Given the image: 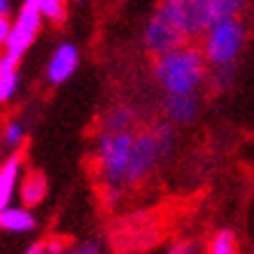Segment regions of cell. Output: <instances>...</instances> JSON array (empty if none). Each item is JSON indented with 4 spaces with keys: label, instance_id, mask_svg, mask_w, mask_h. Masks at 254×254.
<instances>
[{
    "label": "cell",
    "instance_id": "6da1fadb",
    "mask_svg": "<svg viewBox=\"0 0 254 254\" xmlns=\"http://www.w3.org/2000/svg\"><path fill=\"white\" fill-rule=\"evenodd\" d=\"M208 70L210 65L200 47L182 45L168 54L156 56L154 77L166 96H187L198 93L208 79Z\"/></svg>",
    "mask_w": 254,
    "mask_h": 254
},
{
    "label": "cell",
    "instance_id": "7a4b0ae2",
    "mask_svg": "<svg viewBox=\"0 0 254 254\" xmlns=\"http://www.w3.org/2000/svg\"><path fill=\"white\" fill-rule=\"evenodd\" d=\"M203 47L200 52L205 56L210 68L217 65H233L245 47L247 31L240 19H224L208 26V31L200 35Z\"/></svg>",
    "mask_w": 254,
    "mask_h": 254
},
{
    "label": "cell",
    "instance_id": "3957f363",
    "mask_svg": "<svg viewBox=\"0 0 254 254\" xmlns=\"http://www.w3.org/2000/svg\"><path fill=\"white\" fill-rule=\"evenodd\" d=\"M133 131H103L96 142L100 163V175L108 187H126L128 163H131Z\"/></svg>",
    "mask_w": 254,
    "mask_h": 254
},
{
    "label": "cell",
    "instance_id": "277c9868",
    "mask_svg": "<svg viewBox=\"0 0 254 254\" xmlns=\"http://www.w3.org/2000/svg\"><path fill=\"white\" fill-rule=\"evenodd\" d=\"M159 7L177 23V28L185 33L187 40L200 38L212 23L208 2H203V0H161Z\"/></svg>",
    "mask_w": 254,
    "mask_h": 254
},
{
    "label": "cell",
    "instance_id": "5b68a950",
    "mask_svg": "<svg viewBox=\"0 0 254 254\" xmlns=\"http://www.w3.org/2000/svg\"><path fill=\"white\" fill-rule=\"evenodd\" d=\"M182 45H187L185 33L177 28V23L161 7H156V12L149 16L145 26V47L154 56H161Z\"/></svg>",
    "mask_w": 254,
    "mask_h": 254
},
{
    "label": "cell",
    "instance_id": "8992f818",
    "mask_svg": "<svg viewBox=\"0 0 254 254\" xmlns=\"http://www.w3.org/2000/svg\"><path fill=\"white\" fill-rule=\"evenodd\" d=\"M40 26H42V16L38 14V9L33 7L31 0H23L19 14L14 16V21H9V35H7V42H5V52L21 59L31 49L33 42H35Z\"/></svg>",
    "mask_w": 254,
    "mask_h": 254
},
{
    "label": "cell",
    "instance_id": "52a82bcc",
    "mask_svg": "<svg viewBox=\"0 0 254 254\" xmlns=\"http://www.w3.org/2000/svg\"><path fill=\"white\" fill-rule=\"evenodd\" d=\"M79 68V49L77 45L72 42H61L56 45V49L52 52L49 61H47V68H45V75H47V82L49 84H65L75 70Z\"/></svg>",
    "mask_w": 254,
    "mask_h": 254
},
{
    "label": "cell",
    "instance_id": "ba28073f",
    "mask_svg": "<svg viewBox=\"0 0 254 254\" xmlns=\"http://www.w3.org/2000/svg\"><path fill=\"white\" fill-rule=\"evenodd\" d=\"M23 175V159L21 154H9L0 163V210L7 208L14 200L16 187Z\"/></svg>",
    "mask_w": 254,
    "mask_h": 254
},
{
    "label": "cell",
    "instance_id": "9c48e42d",
    "mask_svg": "<svg viewBox=\"0 0 254 254\" xmlns=\"http://www.w3.org/2000/svg\"><path fill=\"white\" fill-rule=\"evenodd\" d=\"M163 110L170 124H191L196 122L200 110V103L196 93H187V96H166L163 100Z\"/></svg>",
    "mask_w": 254,
    "mask_h": 254
},
{
    "label": "cell",
    "instance_id": "30bf717a",
    "mask_svg": "<svg viewBox=\"0 0 254 254\" xmlns=\"http://www.w3.org/2000/svg\"><path fill=\"white\" fill-rule=\"evenodd\" d=\"M35 226H38V219L33 215V210L26 208V205L9 203L7 208L0 210V231L31 233V231H35Z\"/></svg>",
    "mask_w": 254,
    "mask_h": 254
},
{
    "label": "cell",
    "instance_id": "8fae6325",
    "mask_svg": "<svg viewBox=\"0 0 254 254\" xmlns=\"http://www.w3.org/2000/svg\"><path fill=\"white\" fill-rule=\"evenodd\" d=\"M47 177L40 173V170H28L26 175H21L19 180V187H16V191H19V198H21V205L26 208H35L40 205L47 196Z\"/></svg>",
    "mask_w": 254,
    "mask_h": 254
},
{
    "label": "cell",
    "instance_id": "7c38bea8",
    "mask_svg": "<svg viewBox=\"0 0 254 254\" xmlns=\"http://www.w3.org/2000/svg\"><path fill=\"white\" fill-rule=\"evenodd\" d=\"M135 122H138V115H135V110L128 108V105H122V108H115V110H112V112L108 115V119H105V128H103V131H112V133L133 131Z\"/></svg>",
    "mask_w": 254,
    "mask_h": 254
},
{
    "label": "cell",
    "instance_id": "4fadbf2b",
    "mask_svg": "<svg viewBox=\"0 0 254 254\" xmlns=\"http://www.w3.org/2000/svg\"><path fill=\"white\" fill-rule=\"evenodd\" d=\"M247 0H210L208 12L210 21H224V19H238L240 12L245 9Z\"/></svg>",
    "mask_w": 254,
    "mask_h": 254
},
{
    "label": "cell",
    "instance_id": "5bb4252c",
    "mask_svg": "<svg viewBox=\"0 0 254 254\" xmlns=\"http://www.w3.org/2000/svg\"><path fill=\"white\" fill-rule=\"evenodd\" d=\"M238 238L231 229H219V231L210 238L208 254H238Z\"/></svg>",
    "mask_w": 254,
    "mask_h": 254
},
{
    "label": "cell",
    "instance_id": "9a60e30c",
    "mask_svg": "<svg viewBox=\"0 0 254 254\" xmlns=\"http://www.w3.org/2000/svg\"><path fill=\"white\" fill-rule=\"evenodd\" d=\"M33 7L38 9V14L47 21L61 23L68 14V7H65V0H31Z\"/></svg>",
    "mask_w": 254,
    "mask_h": 254
},
{
    "label": "cell",
    "instance_id": "2e32d148",
    "mask_svg": "<svg viewBox=\"0 0 254 254\" xmlns=\"http://www.w3.org/2000/svg\"><path fill=\"white\" fill-rule=\"evenodd\" d=\"M23 140H26V126H23V122L9 119V122L2 126V145L14 152V149H19V147L23 145Z\"/></svg>",
    "mask_w": 254,
    "mask_h": 254
},
{
    "label": "cell",
    "instance_id": "e0dca14e",
    "mask_svg": "<svg viewBox=\"0 0 254 254\" xmlns=\"http://www.w3.org/2000/svg\"><path fill=\"white\" fill-rule=\"evenodd\" d=\"M233 77H236V63L233 65H217V68L208 70V79L205 82H210L215 91H224V89L231 86Z\"/></svg>",
    "mask_w": 254,
    "mask_h": 254
},
{
    "label": "cell",
    "instance_id": "ac0fdd59",
    "mask_svg": "<svg viewBox=\"0 0 254 254\" xmlns=\"http://www.w3.org/2000/svg\"><path fill=\"white\" fill-rule=\"evenodd\" d=\"M19 84H21L19 70L16 72H7V75H0V105H5V103H9L14 98L16 91H19Z\"/></svg>",
    "mask_w": 254,
    "mask_h": 254
},
{
    "label": "cell",
    "instance_id": "d6986e66",
    "mask_svg": "<svg viewBox=\"0 0 254 254\" xmlns=\"http://www.w3.org/2000/svg\"><path fill=\"white\" fill-rule=\"evenodd\" d=\"M19 68V56L9 54L5 49H0V75H7V72H16Z\"/></svg>",
    "mask_w": 254,
    "mask_h": 254
},
{
    "label": "cell",
    "instance_id": "ffe728a7",
    "mask_svg": "<svg viewBox=\"0 0 254 254\" xmlns=\"http://www.w3.org/2000/svg\"><path fill=\"white\" fill-rule=\"evenodd\" d=\"M68 250V243L63 238H52V240H47L45 243V252L47 254H63Z\"/></svg>",
    "mask_w": 254,
    "mask_h": 254
},
{
    "label": "cell",
    "instance_id": "44dd1931",
    "mask_svg": "<svg viewBox=\"0 0 254 254\" xmlns=\"http://www.w3.org/2000/svg\"><path fill=\"white\" fill-rule=\"evenodd\" d=\"M70 254H100V243H96V240H86V243L77 245L75 250H70Z\"/></svg>",
    "mask_w": 254,
    "mask_h": 254
},
{
    "label": "cell",
    "instance_id": "7402d4cb",
    "mask_svg": "<svg viewBox=\"0 0 254 254\" xmlns=\"http://www.w3.org/2000/svg\"><path fill=\"white\" fill-rule=\"evenodd\" d=\"M9 35V16H0V49H5Z\"/></svg>",
    "mask_w": 254,
    "mask_h": 254
},
{
    "label": "cell",
    "instance_id": "603a6c76",
    "mask_svg": "<svg viewBox=\"0 0 254 254\" xmlns=\"http://www.w3.org/2000/svg\"><path fill=\"white\" fill-rule=\"evenodd\" d=\"M193 252V245H187V243H177V245H173L166 254H191Z\"/></svg>",
    "mask_w": 254,
    "mask_h": 254
},
{
    "label": "cell",
    "instance_id": "cb8c5ba5",
    "mask_svg": "<svg viewBox=\"0 0 254 254\" xmlns=\"http://www.w3.org/2000/svg\"><path fill=\"white\" fill-rule=\"evenodd\" d=\"M23 254H47L45 252V243H33V245L28 247Z\"/></svg>",
    "mask_w": 254,
    "mask_h": 254
},
{
    "label": "cell",
    "instance_id": "d4e9b609",
    "mask_svg": "<svg viewBox=\"0 0 254 254\" xmlns=\"http://www.w3.org/2000/svg\"><path fill=\"white\" fill-rule=\"evenodd\" d=\"M12 14V0H0V16Z\"/></svg>",
    "mask_w": 254,
    "mask_h": 254
},
{
    "label": "cell",
    "instance_id": "484cf974",
    "mask_svg": "<svg viewBox=\"0 0 254 254\" xmlns=\"http://www.w3.org/2000/svg\"><path fill=\"white\" fill-rule=\"evenodd\" d=\"M75 2H79V5H82V2H86V0H75Z\"/></svg>",
    "mask_w": 254,
    "mask_h": 254
},
{
    "label": "cell",
    "instance_id": "4316f807",
    "mask_svg": "<svg viewBox=\"0 0 254 254\" xmlns=\"http://www.w3.org/2000/svg\"><path fill=\"white\" fill-rule=\"evenodd\" d=\"M63 254H70V250H65V252H63Z\"/></svg>",
    "mask_w": 254,
    "mask_h": 254
}]
</instances>
